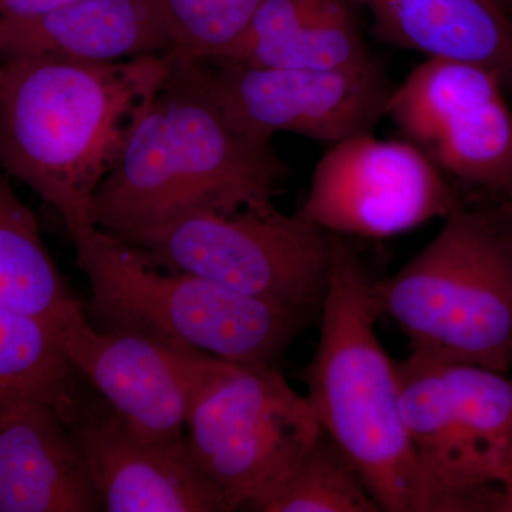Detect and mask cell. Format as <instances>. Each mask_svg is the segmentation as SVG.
I'll return each mask as SVG.
<instances>
[{
    "mask_svg": "<svg viewBox=\"0 0 512 512\" xmlns=\"http://www.w3.org/2000/svg\"><path fill=\"white\" fill-rule=\"evenodd\" d=\"M107 329H130L235 362L275 365L312 312L265 301L188 272L151 265L137 248L89 224L70 234Z\"/></svg>",
    "mask_w": 512,
    "mask_h": 512,
    "instance_id": "5",
    "label": "cell"
},
{
    "mask_svg": "<svg viewBox=\"0 0 512 512\" xmlns=\"http://www.w3.org/2000/svg\"><path fill=\"white\" fill-rule=\"evenodd\" d=\"M495 512H512V468L498 491Z\"/></svg>",
    "mask_w": 512,
    "mask_h": 512,
    "instance_id": "23",
    "label": "cell"
},
{
    "mask_svg": "<svg viewBox=\"0 0 512 512\" xmlns=\"http://www.w3.org/2000/svg\"><path fill=\"white\" fill-rule=\"evenodd\" d=\"M175 53L116 63L0 57V168L52 205L69 235L173 70Z\"/></svg>",
    "mask_w": 512,
    "mask_h": 512,
    "instance_id": "1",
    "label": "cell"
},
{
    "mask_svg": "<svg viewBox=\"0 0 512 512\" xmlns=\"http://www.w3.org/2000/svg\"><path fill=\"white\" fill-rule=\"evenodd\" d=\"M103 511L72 430L50 407L0 412V512Z\"/></svg>",
    "mask_w": 512,
    "mask_h": 512,
    "instance_id": "15",
    "label": "cell"
},
{
    "mask_svg": "<svg viewBox=\"0 0 512 512\" xmlns=\"http://www.w3.org/2000/svg\"><path fill=\"white\" fill-rule=\"evenodd\" d=\"M356 3H360V5L366 6V3L369 2V0H355Z\"/></svg>",
    "mask_w": 512,
    "mask_h": 512,
    "instance_id": "26",
    "label": "cell"
},
{
    "mask_svg": "<svg viewBox=\"0 0 512 512\" xmlns=\"http://www.w3.org/2000/svg\"><path fill=\"white\" fill-rule=\"evenodd\" d=\"M77 0H0V19H26L45 15Z\"/></svg>",
    "mask_w": 512,
    "mask_h": 512,
    "instance_id": "22",
    "label": "cell"
},
{
    "mask_svg": "<svg viewBox=\"0 0 512 512\" xmlns=\"http://www.w3.org/2000/svg\"><path fill=\"white\" fill-rule=\"evenodd\" d=\"M365 8L384 42L487 67L512 86V19L500 0H369Z\"/></svg>",
    "mask_w": 512,
    "mask_h": 512,
    "instance_id": "16",
    "label": "cell"
},
{
    "mask_svg": "<svg viewBox=\"0 0 512 512\" xmlns=\"http://www.w3.org/2000/svg\"><path fill=\"white\" fill-rule=\"evenodd\" d=\"M212 93L242 127L258 136L298 134L335 144L372 131L394 87L377 64L311 70L195 59Z\"/></svg>",
    "mask_w": 512,
    "mask_h": 512,
    "instance_id": "11",
    "label": "cell"
},
{
    "mask_svg": "<svg viewBox=\"0 0 512 512\" xmlns=\"http://www.w3.org/2000/svg\"><path fill=\"white\" fill-rule=\"evenodd\" d=\"M332 238L320 333L303 369L306 400L359 468L382 512H426L423 478L400 410L397 362L376 332L373 279L343 237Z\"/></svg>",
    "mask_w": 512,
    "mask_h": 512,
    "instance_id": "3",
    "label": "cell"
},
{
    "mask_svg": "<svg viewBox=\"0 0 512 512\" xmlns=\"http://www.w3.org/2000/svg\"><path fill=\"white\" fill-rule=\"evenodd\" d=\"M461 207L446 175L407 140L372 131L332 144L296 214L339 237L406 234Z\"/></svg>",
    "mask_w": 512,
    "mask_h": 512,
    "instance_id": "10",
    "label": "cell"
},
{
    "mask_svg": "<svg viewBox=\"0 0 512 512\" xmlns=\"http://www.w3.org/2000/svg\"><path fill=\"white\" fill-rule=\"evenodd\" d=\"M286 177L271 138L229 116L198 60L175 55L156 99L97 188L90 218L123 237L200 212L272 211Z\"/></svg>",
    "mask_w": 512,
    "mask_h": 512,
    "instance_id": "2",
    "label": "cell"
},
{
    "mask_svg": "<svg viewBox=\"0 0 512 512\" xmlns=\"http://www.w3.org/2000/svg\"><path fill=\"white\" fill-rule=\"evenodd\" d=\"M0 305L52 329L86 315L57 268L32 210L0 175Z\"/></svg>",
    "mask_w": 512,
    "mask_h": 512,
    "instance_id": "17",
    "label": "cell"
},
{
    "mask_svg": "<svg viewBox=\"0 0 512 512\" xmlns=\"http://www.w3.org/2000/svg\"><path fill=\"white\" fill-rule=\"evenodd\" d=\"M256 512H382L352 458L326 431Z\"/></svg>",
    "mask_w": 512,
    "mask_h": 512,
    "instance_id": "20",
    "label": "cell"
},
{
    "mask_svg": "<svg viewBox=\"0 0 512 512\" xmlns=\"http://www.w3.org/2000/svg\"><path fill=\"white\" fill-rule=\"evenodd\" d=\"M77 375L49 326L0 305V412L43 404L69 426L80 406Z\"/></svg>",
    "mask_w": 512,
    "mask_h": 512,
    "instance_id": "18",
    "label": "cell"
},
{
    "mask_svg": "<svg viewBox=\"0 0 512 512\" xmlns=\"http://www.w3.org/2000/svg\"><path fill=\"white\" fill-rule=\"evenodd\" d=\"M501 208H503V210L507 212L508 215H510L512 220V192L510 195H508L507 198L501 200Z\"/></svg>",
    "mask_w": 512,
    "mask_h": 512,
    "instance_id": "24",
    "label": "cell"
},
{
    "mask_svg": "<svg viewBox=\"0 0 512 512\" xmlns=\"http://www.w3.org/2000/svg\"><path fill=\"white\" fill-rule=\"evenodd\" d=\"M500 2L504 3V5L507 6L508 9H511L512 0H500Z\"/></svg>",
    "mask_w": 512,
    "mask_h": 512,
    "instance_id": "25",
    "label": "cell"
},
{
    "mask_svg": "<svg viewBox=\"0 0 512 512\" xmlns=\"http://www.w3.org/2000/svg\"><path fill=\"white\" fill-rule=\"evenodd\" d=\"M178 49L177 33L160 0H77L35 18L0 19V57L116 63Z\"/></svg>",
    "mask_w": 512,
    "mask_h": 512,
    "instance_id": "14",
    "label": "cell"
},
{
    "mask_svg": "<svg viewBox=\"0 0 512 512\" xmlns=\"http://www.w3.org/2000/svg\"><path fill=\"white\" fill-rule=\"evenodd\" d=\"M373 301L414 355L512 370V220L463 205L396 274L373 279Z\"/></svg>",
    "mask_w": 512,
    "mask_h": 512,
    "instance_id": "4",
    "label": "cell"
},
{
    "mask_svg": "<svg viewBox=\"0 0 512 512\" xmlns=\"http://www.w3.org/2000/svg\"><path fill=\"white\" fill-rule=\"evenodd\" d=\"M177 33L178 53L214 59L244 35L264 0H160Z\"/></svg>",
    "mask_w": 512,
    "mask_h": 512,
    "instance_id": "21",
    "label": "cell"
},
{
    "mask_svg": "<svg viewBox=\"0 0 512 512\" xmlns=\"http://www.w3.org/2000/svg\"><path fill=\"white\" fill-rule=\"evenodd\" d=\"M319 431L305 394L295 392L274 365L202 359L185 434L229 510L254 511Z\"/></svg>",
    "mask_w": 512,
    "mask_h": 512,
    "instance_id": "7",
    "label": "cell"
},
{
    "mask_svg": "<svg viewBox=\"0 0 512 512\" xmlns=\"http://www.w3.org/2000/svg\"><path fill=\"white\" fill-rule=\"evenodd\" d=\"M221 59L311 70L362 69L375 64L349 0H325L284 30L237 47Z\"/></svg>",
    "mask_w": 512,
    "mask_h": 512,
    "instance_id": "19",
    "label": "cell"
},
{
    "mask_svg": "<svg viewBox=\"0 0 512 512\" xmlns=\"http://www.w3.org/2000/svg\"><path fill=\"white\" fill-rule=\"evenodd\" d=\"M505 87L487 67L427 59L394 87L384 117L444 174L504 200L512 192Z\"/></svg>",
    "mask_w": 512,
    "mask_h": 512,
    "instance_id": "9",
    "label": "cell"
},
{
    "mask_svg": "<svg viewBox=\"0 0 512 512\" xmlns=\"http://www.w3.org/2000/svg\"><path fill=\"white\" fill-rule=\"evenodd\" d=\"M397 370L426 512H495L512 468V377L414 353Z\"/></svg>",
    "mask_w": 512,
    "mask_h": 512,
    "instance_id": "6",
    "label": "cell"
},
{
    "mask_svg": "<svg viewBox=\"0 0 512 512\" xmlns=\"http://www.w3.org/2000/svg\"><path fill=\"white\" fill-rule=\"evenodd\" d=\"M103 511L231 512L195 461L187 437L143 439L107 406L80 402L69 424Z\"/></svg>",
    "mask_w": 512,
    "mask_h": 512,
    "instance_id": "13",
    "label": "cell"
},
{
    "mask_svg": "<svg viewBox=\"0 0 512 512\" xmlns=\"http://www.w3.org/2000/svg\"><path fill=\"white\" fill-rule=\"evenodd\" d=\"M116 238L157 268L312 313H319L328 284L330 234L278 208L200 212Z\"/></svg>",
    "mask_w": 512,
    "mask_h": 512,
    "instance_id": "8",
    "label": "cell"
},
{
    "mask_svg": "<svg viewBox=\"0 0 512 512\" xmlns=\"http://www.w3.org/2000/svg\"><path fill=\"white\" fill-rule=\"evenodd\" d=\"M55 338L128 429L153 441L187 437L192 389L207 353L137 330H100L86 315L57 330Z\"/></svg>",
    "mask_w": 512,
    "mask_h": 512,
    "instance_id": "12",
    "label": "cell"
}]
</instances>
